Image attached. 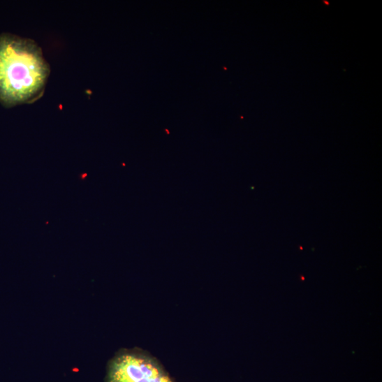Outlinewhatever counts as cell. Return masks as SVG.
I'll return each instance as SVG.
<instances>
[{
	"label": "cell",
	"mask_w": 382,
	"mask_h": 382,
	"mask_svg": "<svg viewBox=\"0 0 382 382\" xmlns=\"http://www.w3.org/2000/svg\"><path fill=\"white\" fill-rule=\"evenodd\" d=\"M107 382H175L160 362L140 350L119 352L109 363Z\"/></svg>",
	"instance_id": "7a4b0ae2"
},
{
	"label": "cell",
	"mask_w": 382,
	"mask_h": 382,
	"mask_svg": "<svg viewBox=\"0 0 382 382\" xmlns=\"http://www.w3.org/2000/svg\"><path fill=\"white\" fill-rule=\"evenodd\" d=\"M50 69L41 48L29 38L0 36V101L6 105L31 103L45 89Z\"/></svg>",
	"instance_id": "6da1fadb"
}]
</instances>
